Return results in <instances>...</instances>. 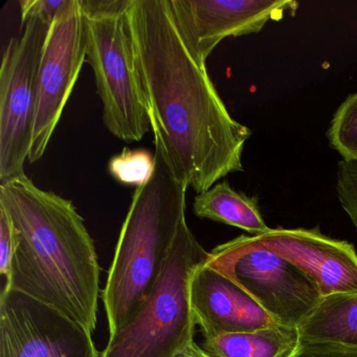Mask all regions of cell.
Returning <instances> with one entry per match:
<instances>
[{
    "label": "cell",
    "instance_id": "8992f818",
    "mask_svg": "<svg viewBox=\"0 0 357 357\" xmlns=\"http://www.w3.org/2000/svg\"><path fill=\"white\" fill-rule=\"evenodd\" d=\"M206 263L243 288L282 327L298 329L323 298L298 267L255 243L252 236L216 246Z\"/></svg>",
    "mask_w": 357,
    "mask_h": 357
},
{
    "label": "cell",
    "instance_id": "30bf717a",
    "mask_svg": "<svg viewBox=\"0 0 357 357\" xmlns=\"http://www.w3.org/2000/svg\"><path fill=\"white\" fill-rule=\"evenodd\" d=\"M177 30L199 63L229 37L260 32L269 20L296 10L288 0H168Z\"/></svg>",
    "mask_w": 357,
    "mask_h": 357
},
{
    "label": "cell",
    "instance_id": "3957f363",
    "mask_svg": "<svg viewBox=\"0 0 357 357\" xmlns=\"http://www.w3.org/2000/svg\"><path fill=\"white\" fill-rule=\"evenodd\" d=\"M155 160L152 178L133 193L102 291L109 336L141 310L185 219L187 188L173 178L160 158Z\"/></svg>",
    "mask_w": 357,
    "mask_h": 357
},
{
    "label": "cell",
    "instance_id": "ba28073f",
    "mask_svg": "<svg viewBox=\"0 0 357 357\" xmlns=\"http://www.w3.org/2000/svg\"><path fill=\"white\" fill-rule=\"evenodd\" d=\"M84 62V14L80 0H68L50 29L39 66L36 118L28 160L31 164L45 155Z\"/></svg>",
    "mask_w": 357,
    "mask_h": 357
},
{
    "label": "cell",
    "instance_id": "ffe728a7",
    "mask_svg": "<svg viewBox=\"0 0 357 357\" xmlns=\"http://www.w3.org/2000/svg\"><path fill=\"white\" fill-rule=\"evenodd\" d=\"M66 3L68 0H22L20 3L22 8V24L32 16H37L52 26Z\"/></svg>",
    "mask_w": 357,
    "mask_h": 357
},
{
    "label": "cell",
    "instance_id": "44dd1931",
    "mask_svg": "<svg viewBox=\"0 0 357 357\" xmlns=\"http://www.w3.org/2000/svg\"><path fill=\"white\" fill-rule=\"evenodd\" d=\"M289 357H357V349L337 344L300 342V346Z\"/></svg>",
    "mask_w": 357,
    "mask_h": 357
},
{
    "label": "cell",
    "instance_id": "5bb4252c",
    "mask_svg": "<svg viewBox=\"0 0 357 357\" xmlns=\"http://www.w3.org/2000/svg\"><path fill=\"white\" fill-rule=\"evenodd\" d=\"M193 212L198 218L238 227L252 236L271 229L261 215L257 200L236 191L225 181L197 194L194 198Z\"/></svg>",
    "mask_w": 357,
    "mask_h": 357
},
{
    "label": "cell",
    "instance_id": "ac0fdd59",
    "mask_svg": "<svg viewBox=\"0 0 357 357\" xmlns=\"http://www.w3.org/2000/svg\"><path fill=\"white\" fill-rule=\"evenodd\" d=\"M336 194L340 206L357 231V160H342L338 162Z\"/></svg>",
    "mask_w": 357,
    "mask_h": 357
},
{
    "label": "cell",
    "instance_id": "5b68a950",
    "mask_svg": "<svg viewBox=\"0 0 357 357\" xmlns=\"http://www.w3.org/2000/svg\"><path fill=\"white\" fill-rule=\"evenodd\" d=\"M208 257L183 219L149 296L135 319L109 336L101 357H177L194 342L190 282Z\"/></svg>",
    "mask_w": 357,
    "mask_h": 357
},
{
    "label": "cell",
    "instance_id": "4fadbf2b",
    "mask_svg": "<svg viewBox=\"0 0 357 357\" xmlns=\"http://www.w3.org/2000/svg\"><path fill=\"white\" fill-rule=\"evenodd\" d=\"M300 342L357 349V294H334L319 301L298 327Z\"/></svg>",
    "mask_w": 357,
    "mask_h": 357
},
{
    "label": "cell",
    "instance_id": "8fae6325",
    "mask_svg": "<svg viewBox=\"0 0 357 357\" xmlns=\"http://www.w3.org/2000/svg\"><path fill=\"white\" fill-rule=\"evenodd\" d=\"M255 243L282 257L304 273L321 296L357 294V252L344 240L315 229H271L252 236Z\"/></svg>",
    "mask_w": 357,
    "mask_h": 357
},
{
    "label": "cell",
    "instance_id": "277c9868",
    "mask_svg": "<svg viewBox=\"0 0 357 357\" xmlns=\"http://www.w3.org/2000/svg\"><path fill=\"white\" fill-rule=\"evenodd\" d=\"M132 0H80L85 17L86 62L95 74L110 133L127 143L149 131V114L129 22Z\"/></svg>",
    "mask_w": 357,
    "mask_h": 357
},
{
    "label": "cell",
    "instance_id": "e0dca14e",
    "mask_svg": "<svg viewBox=\"0 0 357 357\" xmlns=\"http://www.w3.org/2000/svg\"><path fill=\"white\" fill-rule=\"evenodd\" d=\"M155 167V155H152L147 150L125 148L110 160L108 171L119 183L135 185L137 189L152 178Z\"/></svg>",
    "mask_w": 357,
    "mask_h": 357
},
{
    "label": "cell",
    "instance_id": "6da1fadb",
    "mask_svg": "<svg viewBox=\"0 0 357 357\" xmlns=\"http://www.w3.org/2000/svg\"><path fill=\"white\" fill-rule=\"evenodd\" d=\"M128 15L154 155L197 194L243 171L252 131L231 116L206 64L185 47L168 0H132Z\"/></svg>",
    "mask_w": 357,
    "mask_h": 357
},
{
    "label": "cell",
    "instance_id": "52a82bcc",
    "mask_svg": "<svg viewBox=\"0 0 357 357\" xmlns=\"http://www.w3.org/2000/svg\"><path fill=\"white\" fill-rule=\"evenodd\" d=\"M11 39L0 68V185L24 176L37 109L39 66L51 24L37 16Z\"/></svg>",
    "mask_w": 357,
    "mask_h": 357
},
{
    "label": "cell",
    "instance_id": "7a4b0ae2",
    "mask_svg": "<svg viewBox=\"0 0 357 357\" xmlns=\"http://www.w3.org/2000/svg\"><path fill=\"white\" fill-rule=\"evenodd\" d=\"M0 206L15 231L6 287L95 331L101 268L95 242L72 200L40 189L24 175L0 185Z\"/></svg>",
    "mask_w": 357,
    "mask_h": 357
},
{
    "label": "cell",
    "instance_id": "2e32d148",
    "mask_svg": "<svg viewBox=\"0 0 357 357\" xmlns=\"http://www.w3.org/2000/svg\"><path fill=\"white\" fill-rule=\"evenodd\" d=\"M327 137L342 160H357V93L349 96L338 107Z\"/></svg>",
    "mask_w": 357,
    "mask_h": 357
},
{
    "label": "cell",
    "instance_id": "7402d4cb",
    "mask_svg": "<svg viewBox=\"0 0 357 357\" xmlns=\"http://www.w3.org/2000/svg\"><path fill=\"white\" fill-rule=\"evenodd\" d=\"M177 357H214L210 353L206 352L202 347L196 344L195 342H192L183 353Z\"/></svg>",
    "mask_w": 357,
    "mask_h": 357
},
{
    "label": "cell",
    "instance_id": "d6986e66",
    "mask_svg": "<svg viewBox=\"0 0 357 357\" xmlns=\"http://www.w3.org/2000/svg\"><path fill=\"white\" fill-rule=\"evenodd\" d=\"M15 252V231L5 208L0 206V273L9 278Z\"/></svg>",
    "mask_w": 357,
    "mask_h": 357
},
{
    "label": "cell",
    "instance_id": "9a60e30c",
    "mask_svg": "<svg viewBox=\"0 0 357 357\" xmlns=\"http://www.w3.org/2000/svg\"><path fill=\"white\" fill-rule=\"evenodd\" d=\"M300 346L298 329L275 326L206 338L202 348L214 357H289Z\"/></svg>",
    "mask_w": 357,
    "mask_h": 357
},
{
    "label": "cell",
    "instance_id": "7c38bea8",
    "mask_svg": "<svg viewBox=\"0 0 357 357\" xmlns=\"http://www.w3.org/2000/svg\"><path fill=\"white\" fill-rule=\"evenodd\" d=\"M190 301L204 340L279 326L243 288L206 263L192 275Z\"/></svg>",
    "mask_w": 357,
    "mask_h": 357
},
{
    "label": "cell",
    "instance_id": "9c48e42d",
    "mask_svg": "<svg viewBox=\"0 0 357 357\" xmlns=\"http://www.w3.org/2000/svg\"><path fill=\"white\" fill-rule=\"evenodd\" d=\"M0 357H101L93 332L18 290L0 298Z\"/></svg>",
    "mask_w": 357,
    "mask_h": 357
}]
</instances>
